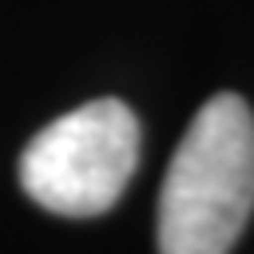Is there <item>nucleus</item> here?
I'll return each instance as SVG.
<instances>
[{
  "mask_svg": "<svg viewBox=\"0 0 254 254\" xmlns=\"http://www.w3.org/2000/svg\"><path fill=\"white\" fill-rule=\"evenodd\" d=\"M254 210V115L210 95L175 147L159 190V254H230Z\"/></svg>",
  "mask_w": 254,
  "mask_h": 254,
  "instance_id": "obj_1",
  "label": "nucleus"
},
{
  "mask_svg": "<svg viewBox=\"0 0 254 254\" xmlns=\"http://www.w3.org/2000/svg\"><path fill=\"white\" fill-rule=\"evenodd\" d=\"M135 167V111L123 99H91L32 135L20 155V187L52 214L91 218L115 206Z\"/></svg>",
  "mask_w": 254,
  "mask_h": 254,
  "instance_id": "obj_2",
  "label": "nucleus"
}]
</instances>
